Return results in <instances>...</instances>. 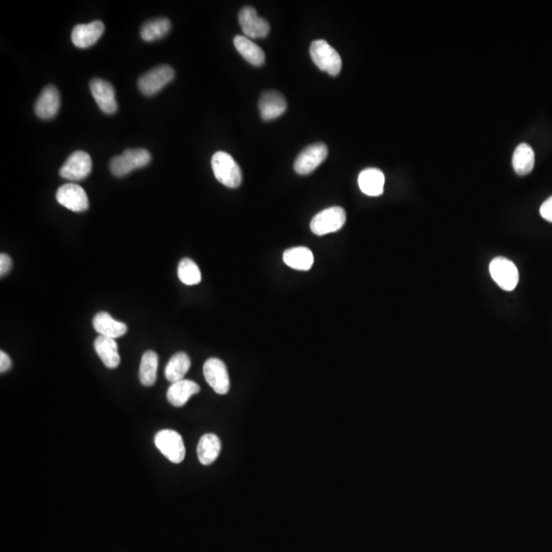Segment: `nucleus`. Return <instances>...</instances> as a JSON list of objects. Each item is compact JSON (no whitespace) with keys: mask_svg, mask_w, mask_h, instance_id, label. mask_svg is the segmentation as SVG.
<instances>
[{"mask_svg":"<svg viewBox=\"0 0 552 552\" xmlns=\"http://www.w3.org/2000/svg\"><path fill=\"white\" fill-rule=\"evenodd\" d=\"M61 108V95L57 87L47 85L42 89L35 102V114L42 120L55 118Z\"/></svg>","mask_w":552,"mask_h":552,"instance_id":"14","label":"nucleus"},{"mask_svg":"<svg viewBox=\"0 0 552 552\" xmlns=\"http://www.w3.org/2000/svg\"><path fill=\"white\" fill-rule=\"evenodd\" d=\"M175 72L170 66L161 65L147 71L138 79V89L147 96L155 95L174 79Z\"/></svg>","mask_w":552,"mask_h":552,"instance_id":"5","label":"nucleus"},{"mask_svg":"<svg viewBox=\"0 0 552 552\" xmlns=\"http://www.w3.org/2000/svg\"><path fill=\"white\" fill-rule=\"evenodd\" d=\"M151 161V154L147 149H126L122 155L113 158L110 163V170L116 177H123L136 169L147 166Z\"/></svg>","mask_w":552,"mask_h":552,"instance_id":"2","label":"nucleus"},{"mask_svg":"<svg viewBox=\"0 0 552 552\" xmlns=\"http://www.w3.org/2000/svg\"><path fill=\"white\" fill-rule=\"evenodd\" d=\"M200 391V386L196 383L190 380H181L171 385L167 391V399L175 407H183L190 397Z\"/></svg>","mask_w":552,"mask_h":552,"instance_id":"17","label":"nucleus"},{"mask_svg":"<svg viewBox=\"0 0 552 552\" xmlns=\"http://www.w3.org/2000/svg\"><path fill=\"white\" fill-rule=\"evenodd\" d=\"M170 29L171 22L168 19H154L143 24L140 30V36L145 42H153L165 37Z\"/></svg>","mask_w":552,"mask_h":552,"instance_id":"27","label":"nucleus"},{"mask_svg":"<svg viewBox=\"0 0 552 552\" xmlns=\"http://www.w3.org/2000/svg\"><path fill=\"white\" fill-rule=\"evenodd\" d=\"M155 444L163 455L173 463H181L185 457V446L183 437L172 430L158 432Z\"/></svg>","mask_w":552,"mask_h":552,"instance_id":"7","label":"nucleus"},{"mask_svg":"<svg viewBox=\"0 0 552 552\" xmlns=\"http://www.w3.org/2000/svg\"><path fill=\"white\" fill-rule=\"evenodd\" d=\"M190 367V359L185 353L181 352L173 355L165 369V376L169 382L176 383L184 380Z\"/></svg>","mask_w":552,"mask_h":552,"instance_id":"25","label":"nucleus"},{"mask_svg":"<svg viewBox=\"0 0 552 552\" xmlns=\"http://www.w3.org/2000/svg\"><path fill=\"white\" fill-rule=\"evenodd\" d=\"M235 48L239 55L251 65L260 67L265 63V53L260 46L254 44L251 39L243 35L235 36L233 39Z\"/></svg>","mask_w":552,"mask_h":552,"instance_id":"21","label":"nucleus"},{"mask_svg":"<svg viewBox=\"0 0 552 552\" xmlns=\"http://www.w3.org/2000/svg\"><path fill=\"white\" fill-rule=\"evenodd\" d=\"M93 327L100 335L118 339L127 333L125 323L117 322L107 312H100L93 318Z\"/></svg>","mask_w":552,"mask_h":552,"instance_id":"18","label":"nucleus"},{"mask_svg":"<svg viewBox=\"0 0 552 552\" xmlns=\"http://www.w3.org/2000/svg\"><path fill=\"white\" fill-rule=\"evenodd\" d=\"M358 184L363 194L369 196H380L384 192V173L378 168L365 169L359 174Z\"/></svg>","mask_w":552,"mask_h":552,"instance_id":"19","label":"nucleus"},{"mask_svg":"<svg viewBox=\"0 0 552 552\" xmlns=\"http://www.w3.org/2000/svg\"><path fill=\"white\" fill-rule=\"evenodd\" d=\"M10 367H12V360H10V356L3 351H1L0 352V371L3 374V372L10 370Z\"/></svg>","mask_w":552,"mask_h":552,"instance_id":"31","label":"nucleus"},{"mask_svg":"<svg viewBox=\"0 0 552 552\" xmlns=\"http://www.w3.org/2000/svg\"><path fill=\"white\" fill-rule=\"evenodd\" d=\"M327 147L322 142L313 143L304 149L295 161V171L300 175H308L322 165L327 157Z\"/></svg>","mask_w":552,"mask_h":552,"instance_id":"9","label":"nucleus"},{"mask_svg":"<svg viewBox=\"0 0 552 552\" xmlns=\"http://www.w3.org/2000/svg\"><path fill=\"white\" fill-rule=\"evenodd\" d=\"M346 212L343 208H327L314 216L310 223V228L314 234H329L341 230L346 223Z\"/></svg>","mask_w":552,"mask_h":552,"instance_id":"4","label":"nucleus"},{"mask_svg":"<svg viewBox=\"0 0 552 552\" xmlns=\"http://www.w3.org/2000/svg\"><path fill=\"white\" fill-rule=\"evenodd\" d=\"M55 198L59 205L73 212H84L89 207L86 192L78 184H64L57 190Z\"/></svg>","mask_w":552,"mask_h":552,"instance_id":"11","label":"nucleus"},{"mask_svg":"<svg viewBox=\"0 0 552 552\" xmlns=\"http://www.w3.org/2000/svg\"><path fill=\"white\" fill-rule=\"evenodd\" d=\"M205 380L209 386L219 395H226L230 388V376L226 363L218 358H210L205 362Z\"/></svg>","mask_w":552,"mask_h":552,"instance_id":"10","label":"nucleus"},{"mask_svg":"<svg viewBox=\"0 0 552 552\" xmlns=\"http://www.w3.org/2000/svg\"><path fill=\"white\" fill-rule=\"evenodd\" d=\"M104 25L100 21L75 26L72 31V42L79 48H87L94 46L102 37Z\"/></svg>","mask_w":552,"mask_h":552,"instance_id":"15","label":"nucleus"},{"mask_svg":"<svg viewBox=\"0 0 552 552\" xmlns=\"http://www.w3.org/2000/svg\"><path fill=\"white\" fill-rule=\"evenodd\" d=\"M212 169L216 179L230 188L239 187L243 181L241 167L226 151H217L212 158Z\"/></svg>","mask_w":552,"mask_h":552,"instance_id":"1","label":"nucleus"},{"mask_svg":"<svg viewBox=\"0 0 552 552\" xmlns=\"http://www.w3.org/2000/svg\"><path fill=\"white\" fill-rule=\"evenodd\" d=\"M221 450L220 439L214 434H206L200 439L198 444V459L203 466H210L219 457Z\"/></svg>","mask_w":552,"mask_h":552,"instance_id":"22","label":"nucleus"},{"mask_svg":"<svg viewBox=\"0 0 552 552\" xmlns=\"http://www.w3.org/2000/svg\"><path fill=\"white\" fill-rule=\"evenodd\" d=\"M490 275L494 282L506 292H511L519 284V271L515 263L504 257L494 258L490 263Z\"/></svg>","mask_w":552,"mask_h":552,"instance_id":"6","label":"nucleus"},{"mask_svg":"<svg viewBox=\"0 0 552 552\" xmlns=\"http://www.w3.org/2000/svg\"><path fill=\"white\" fill-rule=\"evenodd\" d=\"M310 57L323 72L337 76L342 70V59L337 50L325 40H316L310 46Z\"/></svg>","mask_w":552,"mask_h":552,"instance_id":"3","label":"nucleus"},{"mask_svg":"<svg viewBox=\"0 0 552 552\" xmlns=\"http://www.w3.org/2000/svg\"><path fill=\"white\" fill-rule=\"evenodd\" d=\"M92 170L91 156L83 151H76L68 158L59 169V175L71 181H80L86 178Z\"/></svg>","mask_w":552,"mask_h":552,"instance_id":"8","label":"nucleus"},{"mask_svg":"<svg viewBox=\"0 0 552 552\" xmlns=\"http://www.w3.org/2000/svg\"><path fill=\"white\" fill-rule=\"evenodd\" d=\"M259 111L265 121L277 119L284 115L286 110V102L284 95L277 91H267L262 94L259 100Z\"/></svg>","mask_w":552,"mask_h":552,"instance_id":"16","label":"nucleus"},{"mask_svg":"<svg viewBox=\"0 0 552 552\" xmlns=\"http://www.w3.org/2000/svg\"><path fill=\"white\" fill-rule=\"evenodd\" d=\"M12 266V262L10 257L3 253L0 255V275L1 277L10 273Z\"/></svg>","mask_w":552,"mask_h":552,"instance_id":"29","label":"nucleus"},{"mask_svg":"<svg viewBox=\"0 0 552 552\" xmlns=\"http://www.w3.org/2000/svg\"><path fill=\"white\" fill-rule=\"evenodd\" d=\"M284 261L291 268L307 271L310 270L313 265L314 256L308 248H292L284 252Z\"/></svg>","mask_w":552,"mask_h":552,"instance_id":"23","label":"nucleus"},{"mask_svg":"<svg viewBox=\"0 0 552 552\" xmlns=\"http://www.w3.org/2000/svg\"><path fill=\"white\" fill-rule=\"evenodd\" d=\"M535 165V153L528 143L517 145L513 156V166L517 174L521 176L532 172Z\"/></svg>","mask_w":552,"mask_h":552,"instance_id":"24","label":"nucleus"},{"mask_svg":"<svg viewBox=\"0 0 552 552\" xmlns=\"http://www.w3.org/2000/svg\"><path fill=\"white\" fill-rule=\"evenodd\" d=\"M92 96L102 112L108 115L115 114L118 111L114 87L108 81L93 78L89 83Z\"/></svg>","mask_w":552,"mask_h":552,"instance_id":"13","label":"nucleus"},{"mask_svg":"<svg viewBox=\"0 0 552 552\" xmlns=\"http://www.w3.org/2000/svg\"><path fill=\"white\" fill-rule=\"evenodd\" d=\"M239 22L246 37L264 38L270 31V26L265 19L259 16L257 10L251 6L241 8L239 15Z\"/></svg>","mask_w":552,"mask_h":552,"instance_id":"12","label":"nucleus"},{"mask_svg":"<svg viewBox=\"0 0 552 552\" xmlns=\"http://www.w3.org/2000/svg\"><path fill=\"white\" fill-rule=\"evenodd\" d=\"M178 277L186 286H194L202 282V273L196 262L184 258L179 262Z\"/></svg>","mask_w":552,"mask_h":552,"instance_id":"28","label":"nucleus"},{"mask_svg":"<svg viewBox=\"0 0 552 552\" xmlns=\"http://www.w3.org/2000/svg\"><path fill=\"white\" fill-rule=\"evenodd\" d=\"M94 349H95L100 360L107 367H119L121 358H120L119 350H118L117 342L115 339L98 335L94 341Z\"/></svg>","mask_w":552,"mask_h":552,"instance_id":"20","label":"nucleus"},{"mask_svg":"<svg viewBox=\"0 0 552 552\" xmlns=\"http://www.w3.org/2000/svg\"><path fill=\"white\" fill-rule=\"evenodd\" d=\"M540 214L545 220L552 223V196L543 203L540 208Z\"/></svg>","mask_w":552,"mask_h":552,"instance_id":"30","label":"nucleus"},{"mask_svg":"<svg viewBox=\"0 0 552 552\" xmlns=\"http://www.w3.org/2000/svg\"><path fill=\"white\" fill-rule=\"evenodd\" d=\"M158 362L159 358L154 351H147L141 357L139 367V380L143 386H153L157 380Z\"/></svg>","mask_w":552,"mask_h":552,"instance_id":"26","label":"nucleus"}]
</instances>
